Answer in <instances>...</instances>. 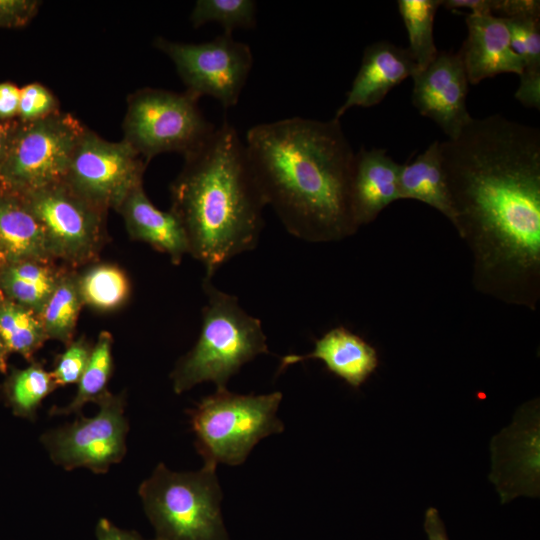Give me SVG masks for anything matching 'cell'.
I'll return each mask as SVG.
<instances>
[{"label":"cell","instance_id":"obj_2","mask_svg":"<svg viewBox=\"0 0 540 540\" xmlns=\"http://www.w3.org/2000/svg\"><path fill=\"white\" fill-rule=\"evenodd\" d=\"M244 144L266 205L287 232L310 243L357 233L350 202L355 152L339 119L291 117L257 124Z\"/></svg>","mask_w":540,"mask_h":540},{"label":"cell","instance_id":"obj_34","mask_svg":"<svg viewBox=\"0 0 540 540\" xmlns=\"http://www.w3.org/2000/svg\"><path fill=\"white\" fill-rule=\"evenodd\" d=\"M493 16L540 18V2L538 0H494Z\"/></svg>","mask_w":540,"mask_h":540},{"label":"cell","instance_id":"obj_26","mask_svg":"<svg viewBox=\"0 0 540 540\" xmlns=\"http://www.w3.org/2000/svg\"><path fill=\"white\" fill-rule=\"evenodd\" d=\"M113 338L110 332L101 331L93 344L88 364L78 382V389L73 400L65 407L53 406L50 415H81L83 406L94 402L107 391V385L113 372Z\"/></svg>","mask_w":540,"mask_h":540},{"label":"cell","instance_id":"obj_20","mask_svg":"<svg viewBox=\"0 0 540 540\" xmlns=\"http://www.w3.org/2000/svg\"><path fill=\"white\" fill-rule=\"evenodd\" d=\"M440 141L432 142L414 160L401 164L399 196L422 202L444 215L450 222L453 210L442 166Z\"/></svg>","mask_w":540,"mask_h":540},{"label":"cell","instance_id":"obj_4","mask_svg":"<svg viewBox=\"0 0 540 540\" xmlns=\"http://www.w3.org/2000/svg\"><path fill=\"white\" fill-rule=\"evenodd\" d=\"M203 289L207 304L199 337L171 373L176 394L203 382L225 389L244 364L269 353L261 321L243 310L236 296L219 290L206 277Z\"/></svg>","mask_w":540,"mask_h":540},{"label":"cell","instance_id":"obj_3","mask_svg":"<svg viewBox=\"0 0 540 540\" xmlns=\"http://www.w3.org/2000/svg\"><path fill=\"white\" fill-rule=\"evenodd\" d=\"M170 197V211L183 225L189 254L203 264L206 278L257 246L267 205L245 144L227 120L202 147L184 157Z\"/></svg>","mask_w":540,"mask_h":540},{"label":"cell","instance_id":"obj_39","mask_svg":"<svg viewBox=\"0 0 540 540\" xmlns=\"http://www.w3.org/2000/svg\"><path fill=\"white\" fill-rule=\"evenodd\" d=\"M16 120L9 122L0 121V172L6 157L10 138L16 123Z\"/></svg>","mask_w":540,"mask_h":540},{"label":"cell","instance_id":"obj_31","mask_svg":"<svg viewBox=\"0 0 540 540\" xmlns=\"http://www.w3.org/2000/svg\"><path fill=\"white\" fill-rule=\"evenodd\" d=\"M60 111L59 102L54 94L40 83H30L20 88L17 119L32 122L46 118Z\"/></svg>","mask_w":540,"mask_h":540},{"label":"cell","instance_id":"obj_5","mask_svg":"<svg viewBox=\"0 0 540 540\" xmlns=\"http://www.w3.org/2000/svg\"><path fill=\"white\" fill-rule=\"evenodd\" d=\"M154 540H229L221 514L216 468L174 472L164 464L139 487Z\"/></svg>","mask_w":540,"mask_h":540},{"label":"cell","instance_id":"obj_10","mask_svg":"<svg viewBox=\"0 0 540 540\" xmlns=\"http://www.w3.org/2000/svg\"><path fill=\"white\" fill-rule=\"evenodd\" d=\"M154 46L174 63L188 94L196 99L211 96L224 109L234 107L253 66L250 47L222 33L209 42L183 43L163 37Z\"/></svg>","mask_w":540,"mask_h":540},{"label":"cell","instance_id":"obj_41","mask_svg":"<svg viewBox=\"0 0 540 540\" xmlns=\"http://www.w3.org/2000/svg\"><path fill=\"white\" fill-rule=\"evenodd\" d=\"M3 299H5V298H4V296H3V294H2V292H1V290H0V302H1Z\"/></svg>","mask_w":540,"mask_h":540},{"label":"cell","instance_id":"obj_37","mask_svg":"<svg viewBox=\"0 0 540 540\" xmlns=\"http://www.w3.org/2000/svg\"><path fill=\"white\" fill-rule=\"evenodd\" d=\"M494 0H441V6L446 9L455 10L467 8L473 14L492 15Z\"/></svg>","mask_w":540,"mask_h":540},{"label":"cell","instance_id":"obj_29","mask_svg":"<svg viewBox=\"0 0 540 540\" xmlns=\"http://www.w3.org/2000/svg\"><path fill=\"white\" fill-rule=\"evenodd\" d=\"M510 33L511 46L520 57L523 69L540 70V18H503Z\"/></svg>","mask_w":540,"mask_h":540},{"label":"cell","instance_id":"obj_32","mask_svg":"<svg viewBox=\"0 0 540 540\" xmlns=\"http://www.w3.org/2000/svg\"><path fill=\"white\" fill-rule=\"evenodd\" d=\"M36 0H0V28H19L27 25L37 14Z\"/></svg>","mask_w":540,"mask_h":540},{"label":"cell","instance_id":"obj_19","mask_svg":"<svg viewBox=\"0 0 540 540\" xmlns=\"http://www.w3.org/2000/svg\"><path fill=\"white\" fill-rule=\"evenodd\" d=\"M53 260L44 230L22 196L0 188V265Z\"/></svg>","mask_w":540,"mask_h":540},{"label":"cell","instance_id":"obj_23","mask_svg":"<svg viewBox=\"0 0 540 540\" xmlns=\"http://www.w3.org/2000/svg\"><path fill=\"white\" fill-rule=\"evenodd\" d=\"M82 306L78 272L69 267L39 313L48 339L71 343Z\"/></svg>","mask_w":540,"mask_h":540},{"label":"cell","instance_id":"obj_18","mask_svg":"<svg viewBox=\"0 0 540 540\" xmlns=\"http://www.w3.org/2000/svg\"><path fill=\"white\" fill-rule=\"evenodd\" d=\"M118 212L123 216L133 240L145 242L167 254L173 264H180L189 254L187 236L180 220L173 212L155 207L145 194L143 185L130 192Z\"/></svg>","mask_w":540,"mask_h":540},{"label":"cell","instance_id":"obj_36","mask_svg":"<svg viewBox=\"0 0 540 540\" xmlns=\"http://www.w3.org/2000/svg\"><path fill=\"white\" fill-rule=\"evenodd\" d=\"M97 540H145L134 531L118 528L108 519H99L96 526Z\"/></svg>","mask_w":540,"mask_h":540},{"label":"cell","instance_id":"obj_11","mask_svg":"<svg viewBox=\"0 0 540 540\" xmlns=\"http://www.w3.org/2000/svg\"><path fill=\"white\" fill-rule=\"evenodd\" d=\"M95 403L99 411L94 417L81 414L73 423L41 437L53 462L65 470L86 467L94 473H106L125 456L128 421L124 395L107 390Z\"/></svg>","mask_w":540,"mask_h":540},{"label":"cell","instance_id":"obj_12","mask_svg":"<svg viewBox=\"0 0 540 540\" xmlns=\"http://www.w3.org/2000/svg\"><path fill=\"white\" fill-rule=\"evenodd\" d=\"M146 166L126 141L110 142L86 128L73 153L65 182L102 210L118 212L130 192L142 185Z\"/></svg>","mask_w":540,"mask_h":540},{"label":"cell","instance_id":"obj_16","mask_svg":"<svg viewBox=\"0 0 540 540\" xmlns=\"http://www.w3.org/2000/svg\"><path fill=\"white\" fill-rule=\"evenodd\" d=\"M400 168L401 164L384 148L362 147L355 153L350 202L359 228L373 222L387 206L400 200Z\"/></svg>","mask_w":540,"mask_h":540},{"label":"cell","instance_id":"obj_14","mask_svg":"<svg viewBox=\"0 0 540 540\" xmlns=\"http://www.w3.org/2000/svg\"><path fill=\"white\" fill-rule=\"evenodd\" d=\"M465 22L468 34L458 54L469 84L476 85L502 73H522V60L512 49L503 18L469 13Z\"/></svg>","mask_w":540,"mask_h":540},{"label":"cell","instance_id":"obj_28","mask_svg":"<svg viewBox=\"0 0 540 540\" xmlns=\"http://www.w3.org/2000/svg\"><path fill=\"white\" fill-rule=\"evenodd\" d=\"M257 4L253 0H198L190 15L194 28L217 22L224 33L237 28L251 29L256 25Z\"/></svg>","mask_w":540,"mask_h":540},{"label":"cell","instance_id":"obj_6","mask_svg":"<svg viewBox=\"0 0 540 540\" xmlns=\"http://www.w3.org/2000/svg\"><path fill=\"white\" fill-rule=\"evenodd\" d=\"M281 400L278 391L242 395L225 388L187 410L204 465H241L261 439L281 433L284 424L277 417Z\"/></svg>","mask_w":540,"mask_h":540},{"label":"cell","instance_id":"obj_33","mask_svg":"<svg viewBox=\"0 0 540 540\" xmlns=\"http://www.w3.org/2000/svg\"><path fill=\"white\" fill-rule=\"evenodd\" d=\"M516 99L526 108L540 109V70L523 69Z\"/></svg>","mask_w":540,"mask_h":540},{"label":"cell","instance_id":"obj_21","mask_svg":"<svg viewBox=\"0 0 540 540\" xmlns=\"http://www.w3.org/2000/svg\"><path fill=\"white\" fill-rule=\"evenodd\" d=\"M68 268L53 260L0 265V290L5 299L40 313Z\"/></svg>","mask_w":540,"mask_h":540},{"label":"cell","instance_id":"obj_7","mask_svg":"<svg viewBox=\"0 0 540 540\" xmlns=\"http://www.w3.org/2000/svg\"><path fill=\"white\" fill-rule=\"evenodd\" d=\"M215 129L201 113L198 99L187 92L143 88L127 98L123 140L147 164L161 153L192 154Z\"/></svg>","mask_w":540,"mask_h":540},{"label":"cell","instance_id":"obj_35","mask_svg":"<svg viewBox=\"0 0 540 540\" xmlns=\"http://www.w3.org/2000/svg\"><path fill=\"white\" fill-rule=\"evenodd\" d=\"M20 88L11 82L0 83V121L9 122L17 119Z\"/></svg>","mask_w":540,"mask_h":540},{"label":"cell","instance_id":"obj_22","mask_svg":"<svg viewBox=\"0 0 540 540\" xmlns=\"http://www.w3.org/2000/svg\"><path fill=\"white\" fill-rule=\"evenodd\" d=\"M83 306L98 312L121 308L129 299L131 285L127 274L111 263H93L78 273Z\"/></svg>","mask_w":540,"mask_h":540},{"label":"cell","instance_id":"obj_15","mask_svg":"<svg viewBox=\"0 0 540 540\" xmlns=\"http://www.w3.org/2000/svg\"><path fill=\"white\" fill-rule=\"evenodd\" d=\"M418 71L407 48L389 41H378L366 46L360 68L334 118L340 120L349 109L356 106L369 108L379 104L391 89Z\"/></svg>","mask_w":540,"mask_h":540},{"label":"cell","instance_id":"obj_24","mask_svg":"<svg viewBox=\"0 0 540 540\" xmlns=\"http://www.w3.org/2000/svg\"><path fill=\"white\" fill-rule=\"evenodd\" d=\"M0 337L9 354L31 362L48 340L39 313L8 299L0 302Z\"/></svg>","mask_w":540,"mask_h":540},{"label":"cell","instance_id":"obj_1","mask_svg":"<svg viewBox=\"0 0 540 540\" xmlns=\"http://www.w3.org/2000/svg\"><path fill=\"white\" fill-rule=\"evenodd\" d=\"M452 225L480 294L536 311L540 304V130L494 114L439 143Z\"/></svg>","mask_w":540,"mask_h":540},{"label":"cell","instance_id":"obj_27","mask_svg":"<svg viewBox=\"0 0 540 540\" xmlns=\"http://www.w3.org/2000/svg\"><path fill=\"white\" fill-rule=\"evenodd\" d=\"M397 5L408 33L407 50L421 71L439 52L434 42L433 26L441 0H399Z\"/></svg>","mask_w":540,"mask_h":540},{"label":"cell","instance_id":"obj_40","mask_svg":"<svg viewBox=\"0 0 540 540\" xmlns=\"http://www.w3.org/2000/svg\"><path fill=\"white\" fill-rule=\"evenodd\" d=\"M8 355L9 352L7 351L1 337H0V372L6 373L8 369Z\"/></svg>","mask_w":540,"mask_h":540},{"label":"cell","instance_id":"obj_38","mask_svg":"<svg viewBox=\"0 0 540 540\" xmlns=\"http://www.w3.org/2000/svg\"><path fill=\"white\" fill-rule=\"evenodd\" d=\"M424 530L428 540H449L445 526L436 508L430 507L425 512Z\"/></svg>","mask_w":540,"mask_h":540},{"label":"cell","instance_id":"obj_30","mask_svg":"<svg viewBox=\"0 0 540 540\" xmlns=\"http://www.w3.org/2000/svg\"><path fill=\"white\" fill-rule=\"evenodd\" d=\"M93 345L82 335L57 356L51 375L59 386L78 384L90 359Z\"/></svg>","mask_w":540,"mask_h":540},{"label":"cell","instance_id":"obj_8","mask_svg":"<svg viewBox=\"0 0 540 540\" xmlns=\"http://www.w3.org/2000/svg\"><path fill=\"white\" fill-rule=\"evenodd\" d=\"M87 127L69 113L16 120L0 172V188L24 194L64 182Z\"/></svg>","mask_w":540,"mask_h":540},{"label":"cell","instance_id":"obj_9","mask_svg":"<svg viewBox=\"0 0 540 540\" xmlns=\"http://www.w3.org/2000/svg\"><path fill=\"white\" fill-rule=\"evenodd\" d=\"M20 195L41 224L55 261L73 269L97 261L106 238V211L65 181Z\"/></svg>","mask_w":540,"mask_h":540},{"label":"cell","instance_id":"obj_25","mask_svg":"<svg viewBox=\"0 0 540 540\" xmlns=\"http://www.w3.org/2000/svg\"><path fill=\"white\" fill-rule=\"evenodd\" d=\"M57 387L51 372L32 361L26 368L12 370L3 393L14 415L34 420L42 401Z\"/></svg>","mask_w":540,"mask_h":540},{"label":"cell","instance_id":"obj_17","mask_svg":"<svg viewBox=\"0 0 540 540\" xmlns=\"http://www.w3.org/2000/svg\"><path fill=\"white\" fill-rule=\"evenodd\" d=\"M311 359L321 360L329 372L355 389L361 387L379 365L376 349L343 326L334 327L317 339L310 353L284 356L279 372Z\"/></svg>","mask_w":540,"mask_h":540},{"label":"cell","instance_id":"obj_13","mask_svg":"<svg viewBox=\"0 0 540 540\" xmlns=\"http://www.w3.org/2000/svg\"><path fill=\"white\" fill-rule=\"evenodd\" d=\"M412 78L414 107L433 120L448 139L457 138L472 120L466 105L469 81L458 52L439 51Z\"/></svg>","mask_w":540,"mask_h":540}]
</instances>
